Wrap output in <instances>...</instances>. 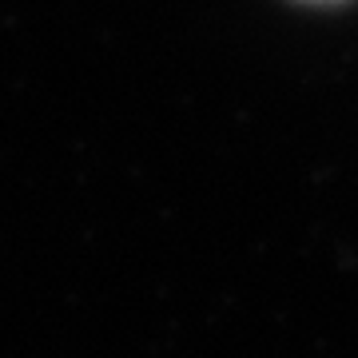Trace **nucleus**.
Here are the masks:
<instances>
[{
	"instance_id": "obj_1",
	"label": "nucleus",
	"mask_w": 358,
	"mask_h": 358,
	"mask_svg": "<svg viewBox=\"0 0 358 358\" xmlns=\"http://www.w3.org/2000/svg\"><path fill=\"white\" fill-rule=\"evenodd\" d=\"M303 4H343V0H303Z\"/></svg>"
}]
</instances>
